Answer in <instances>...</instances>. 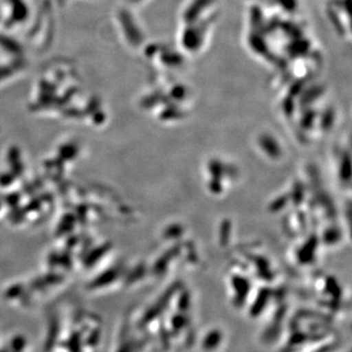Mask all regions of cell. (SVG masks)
Returning a JSON list of instances; mask_svg holds the SVG:
<instances>
[{"label":"cell","mask_w":352,"mask_h":352,"mask_svg":"<svg viewBox=\"0 0 352 352\" xmlns=\"http://www.w3.org/2000/svg\"><path fill=\"white\" fill-rule=\"evenodd\" d=\"M226 342L224 333L219 329L214 328L207 331L199 340V347L201 352H219Z\"/></svg>","instance_id":"6da1fadb"}]
</instances>
